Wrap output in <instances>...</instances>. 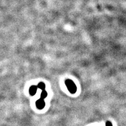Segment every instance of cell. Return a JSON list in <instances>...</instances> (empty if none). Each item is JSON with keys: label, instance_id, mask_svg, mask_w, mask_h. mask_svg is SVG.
<instances>
[{"label": "cell", "instance_id": "5b68a950", "mask_svg": "<svg viewBox=\"0 0 126 126\" xmlns=\"http://www.w3.org/2000/svg\"><path fill=\"white\" fill-rule=\"evenodd\" d=\"M37 87H38V88L40 89H41L42 90H44V89H45V88H46L45 84H44V83H43V82H39V84H38Z\"/></svg>", "mask_w": 126, "mask_h": 126}, {"label": "cell", "instance_id": "7a4b0ae2", "mask_svg": "<svg viewBox=\"0 0 126 126\" xmlns=\"http://www.w3.org/2000/svg\"><path fill=\"white\" fill-rule=\"evenodd\" d=\"M36 106L37 108L38 109H40V110L43 109L44 106H45V102H44V99H41L40 98V99L38 100L36 102Z\"/></svg>", "mask_w": 126, "mask_h": 126}, {"label": "cell", "instance_id": "277c9868", "mask_svg": "<svg viewBox=\"0 0 126 126\" xmlns=\"http://www.w3.org/2000/svg\"><path fill=\"white\" fill-rule=\"evenodd\" d=\"M47 95H48V93H47V92H46L45 90H42V92H41V95H40V98L43 99H45V98L47 96Z\"/></svg>", "mask_w": 126, "mask_h": 126}, {"label": "cell", "instance_id": "3957f363", "mask_svg": "<svg viewBox=\"0 0 126 126\" xmlns=\"http://www.w3.org/2000/svg\"><path fill=\"white\" fill-rule=\"evenodd\" d=\"M37 89H38V87L35 85H33L31 86L29 88V93L31 96H33L36 94V92H37Z\"/></svg>", "mask_w": 126, "mask_h": 126}, {"label": "cell", "instance_id": "6da1fadb", "mask_svg": "<svg viewBox=\"0 0 126 126\" xmlns=\"http://www.w3.org/2000/svg\"><path fill=\"white\" fill-rule=\"evenodd\" d=\"M65 84L67 89H68V91L71 93L74 94V93H75L76 92V90H77L76 86L73 81L71 80L70 79H67L65 81Z\"/></svg>", "mask_w": 126, "mask_h": 126}, {"label": "cell", "instance_id": "8992f818", "mask_svg": "<svg viewBox=\"0 0 126 126\" xmlns=\"http://www.w3.org/2000/svg\"><path fill=\"white\" fill-rule=\"evenodd\" d=\"M106 126H113L112 125V123L109 121H107L106 123Z\"/></svg>", "mask_w": 126, "mask_h": 126}]
</instances>
